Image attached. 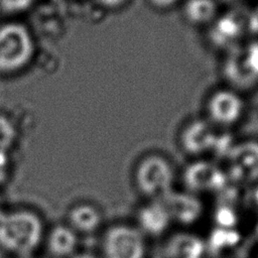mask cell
Wrapping results in <instances>:
<instances>
[{"label": "cell", "instance_id": "cell-10", "mask_svg": "<svg viewBox=\"0 0 258 258\" xmlns=\"http://www.w3.org/2000/svg\"><path fill=\"white\" fill-rule=\"evenodd\" d=\"M39 0H0V8L9 14H20L32 8Z\"/></svg>", "mask_w": 258, "mask_h": 258}, {"label": "cell", "instance_id": "cell-2", "mask_svg": "<svg viewBox=\"0 0 258 258\" xmlns=\"http://www.w3.org/2000/svg\"><path fill=\"white\" fill-rule=\"evenodd\" d=\"M35 41L29 28L21 22L0 25V75H12L24 70L35 54Z\"/></svg>", "mask_w": 258, "mask_h": 258}, {"label": "cell", "instance_id": "cell-4", "mask_svg": "<svg viewBox=\"0 0 258 258\" xmlns=\"http://www.w3.org/2000/svg\"><path fill=\"white\" fill-rule=\"evenodd\" d=\"M103 253L105 258H145L144 234L132 226H113L104 236Z\"/></svg>", "mask_w": 258, "mask_h": 258}, {"label": "cell", "instance_id": "cell-8", "mask_svg": "<svg viewBox=\"0 0 258 258\" xmlns=\"http://www.w3.org/2000/svg\"><path fill=\"white\" fill-rule=\"evenodd\" d=\"M102 221L100 212L93 206L81 204L74 207L69 213L70 227L77 233L89 234L96 231Z\"/></svg>", "mask_w": 258, "mask_h": 258}, {"label": "cell", "instance_id": "cell-11", "mask_svg": "<svg viewBox=\"0 0 258 258\" xmlns=\"http://www.w3.org/2000/svg\"><path fill=\"white\" fill-rule=\"evenodd\" d=\"M14 137L13 127L8 120L0 119V145L7 144Z\"/></svg>", "mask_w": 258, "mask_h": 258}, {"label": "cell", "instance_id": "cell-1", "mask_svg": "<svg viewBox=\"0 0 258 258\" xmlns=\"http://www.w3.org/2000/svg\"><path fill=\"white\" fill-rule=\"evenodd\" d=\"M42 236V222L33 212L19 210L0 218V246L7 252L27 255L38 247Z\"/></svg>", "mask_w": 258, "mask_h": 258}, {"label": "cell", "instance_id": "cell-5", "mask_svg": "<svg viewBox=\"0 0 258 258\" xmlns=\"http://www.w3.org/2000/svg\"><path fill=\"white\" fill-rule=\"evenodd\" d=\"M245 103L243 98L230 88L214 91L206 101L207 121L211 125L227 128L235 125L243 116Z\"/></svg>", "mask_w": 258, "mask_h": 258}, {"label": "cell", "instance_id": "cell-6", "mask_svg": "<svg viewBox=\"0 0 258 258\" xmlns=\"http://www.w3.org/2000/svg\"><path fill=\"white\" fill-rule=\"evenodd\" d=\"M178 8L183 21L192 27H207L215 23L220 13L217 0H182Z\"/></svg>", "mask_w": 258, "mask_h": 258}, {"label": "cell", "instance_id": "cell-7", "mask_svg": "<svg viewBox=\"0 0 258 258\" xmlns=\"http://www.w3.org/2000/svg\"><path fill=\"white\" fill-rule=\"evenodd\" d=\"M77 246V233L70 226H55L48 234L47 248L54 257L71 258L76 254Z\"/></svg>", "mask_w": 258, "mask_h": 258}, {"label": "cell", "instance_id": "cell-9", "mask_svg": "<svg viewBox=\"0 0 258 258\" xmlns=\"http://www.w3.org/2000/svg\"><path fill=\"white\" fill-rule=\"evenodd\" d=\"M164 221V211L159 206L148 205L139 211L138 229L143 234H154L162 229Z\"/></svg>", "mask_w": 258, "mask_h": 258}, {"label": "cell", "instance_id": "cell-14", "mask_svg": "<svg viewBox=\"0 0 258 258\" xmlns=\"http://www.w3.org/2000/svg\"><path fill=\"white\" fill-rule=\"evenodd\" d=\"M71 258H98L93 254L90 253H77L75 255H73Z\"/></svg>", "mask_w": 258, "mask_h": 258}, {"label": "cell", "instance_id": "cell-13", "mask_svg": "<svg viewBox=\"0 0 258 258\" xmlns=\"http://www.w3.org/2000/svg\"><path fill=\"white\" fill-rule=\"evenodd\" d=\"M100 6L107 9H118L126 5L129 0H95Z\"/></svg>", "mask_w": 258, "mask_h": 258}, {"label": "cell", "instance_id": "cell-12", "mask_svg": "<svg viewBox=\"0 0 258 258\" xmlns=\"http://www.w3.org/2000/svg\"><path fill=\"white\" fill-rule=\"evenodd\" d=\"M150 6L158 11H169L179 7L182 0H147Z\"/></svg>", "mask_w": 258, "mask_h": 258}, {"label": "cell", "instance_id": "cell-3", "mask_svg": "<svg viewBox=\"0 0 258 258\" xmlns=\"http://www.w3.org/2000/svg\"><path fill=\"white\" fill-rule=\"evenodd\" d=\"M173 168L163 156H145L135 170V183L141 194L148 198H159L168 192L173 181Z\"/></svg>", "mask_w": 258, "mask_h": 258}]
</instances>
